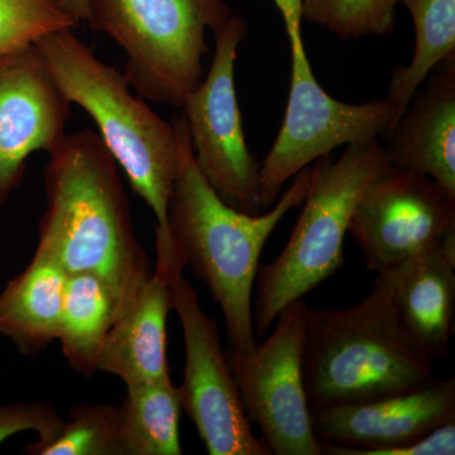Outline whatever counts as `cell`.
Segmentation results:
<instances>
[{"instance_id": "52a82bcc", "label": "cell", "mask_w": 455, "mask_h": 455, "mask_svg": "<svg viewBox=\"0 0 455 455\" xmlns=\"http://www.w3.org/2000/svg\"><path fill=\"white\" fill-rule=\"evenodd\" d=\"M286 33L291 80L283 125L259 164L263 211L274 206L284 185L301 170L338 147L385 136L395 121V109L387 99L350 104L331 97L313 73L301 28Z\"/></svg>"}, {"instance_id": "d4e9b609", "label": "cell", "mask_w": 455, "mask_h": 455, "mask_svg": "<svg viewBox=\"0 0 455 455\" xmlns=\"http://www.w3.org/2000/svg\"><path fill=\"white\" fill-rule=\"evenodd\" d=\"M302 2L304 0H274L281 17H283L284 28L301 27Z\"/></svg>"}, {"instance_id": "484cf974", "label": "cell", "mask_w": 455, "mask_h": 455, "mask_svg": "<svg viewBox=\"0 0 455 455\" xmlns=\"http://www.w3.org/2000/svg\"><path fill=\"white\" fill-rule=\"evenodd\" d=\"M66 13L68 14L77 25L86 22L89 13V0H56Z\"/></svg>"}, {"instance_id": "4fadbf2b", "label": "cell", "mask_w": 455, "mask_h": 455, "mask_svg": "<svg viewBox=\"0 0 455 455\" xmlns=\"http://www.w3.org/2000/svg\"><path fill=\"white\" fill-rule=\"evenodd\" d=\"M71 103L35 44L0 57V209L22 184L27 160L66 136Z\"/></svg>"}, {"instance_id": "277c9868", "label": "cell", "mask_w": 455, "mask_h": 455, "mask_svg": "<svg viewBox=\"0 0 455 455\" xmlns=\"http://www.w3.org/2000/svg\"><path fill=\"white\" fill-rule=\"evenodd\" d=\"M433 364L398 320L385 274L355 307H307L302 374L310 409L416 390L435 379Z\"/></svg>"}, {"instance_id": "3957f363", "label": "cell", "mask_w": 455, "mask_h": 455, "mask_svg": "<svg viewBox=\"0 0 455 455\" xmlns=\"http://www.w3.org/2000/svg\"><path fill=\"white\" fill-rule=\"evenodd\" d=\"M50 76L71 104L92 116L99 136L122 167L137 196L156 218V262L182 259L167 220L179 167V140L166 122L130 92L124 74L101 61L74 29L50 33L35 44Z\"/></svg>"}, {"instance_id": "5bb4252c", "label": "cell", "mask_w": 455, "mask_h": 455, "mask_svg": "<svg viewBox=\"0 0 455 455\" xmlns=\"http://www.w3.org/2000/svg\"><path fill=\"white\" fill-rule=\"evenodd\" d=\"M387 133L394 169L427 176L455 196V56L431 73Z\"/></svg>"}, {"instance_id": "7402d4cb", "label": "cell", "mask_w": 455, "mask_h": 455, "mask_svg": "<svg viewBox=\"0 0 455 455\" xmlns=\"http://www.w3.org/2000/svg\"><path fill=\"white\" fill-rule=\"evenodd\" d=\"M400 0H304L302 20L344 41L386 37L396 26Z\"/></svg>"}, {"instance_id": "8992f818", "label": "cell", "mask_w": 455, "mask_h": 455, "mask_svg": "<svg viewBox=\"0 0 455 455\" xmlns=\"http://www.w3.org/2000/svg\"><path fill=\"white\" fill-rule=\"evenodd\" d=\"M232 16L227 0H89L86 22L124 51L125 79L140 98L181 109L204 79L206 32Z\"/></svg>"}, {"instance_id": "5b68a950", "label": "cell", "mask_w": 455, "mask_h": 455, "mask_svg": "<svg viewBox=\"0 0 455 455\" xmlns=\"http://www.w3.org/2000/svg\"><path fill=\"white\" fill-rule=\"evenodd\" d=\"M379 139L355 143L334 160L323 156L283 252L257 272L253 325L265 337L278 314L343 267L344 238L362 194L390 169Z\"/></svg>"}, {"instance_id": "6da1fadb", "label": "cell", "mask_w": 455, "mask_h": 455, "mask_svg": "<svg viewBox=\"0 0 455 455\" xmlns=\"http://www.w3.org/2000/svg\"><path fill=\"white\" fill-rule=\"evenodd\" d=\"M49 156L37 250L68 275L103 280L118 301L119 315L154 268L137 236L118 164L92 130L66 133Z\"/></svg>"}, {"instance_id": "9c48e42d", "label": "cell", "mask_w": 455, "mask_h": 455, "mask_svg": "<svg viewBox=\"0 0 455 455\" xmlns=\"http://www.w3.org/2000/svg\"><path fill=\"white\" fill-rule=\"evenodd\" d=\"M307 307L304 299L287 305L271 335L251 352L226 350L245 415L275 455H323L302 374Z\"/></svg>"}, {"instance_id": "ac0fdd59", "label": "cell", "mask_w": 455, "mask_h": 455, "mask_svg": "<svg viewBox=\"0 0 455 455\" xmlns=\"http://www.w3.org/2000/svg\"><path fill=\"white\" fill-rule=\"evenodd\" d=\"M116 316L118 301L103 280L68 275L57 340L75 372L85 379L99 372L101 349Z\"/></svg>"}, {"instance_id": "30bf717a", "label": "cell", "mask_w": 455, "mask_h": 455, "mask_svg": "<svg viewBox=\"0 0 455 455\" xmlns=\"http://www.w3.org/2000/svg\"><path fill=\"white\" fill-rule=\"evenodd\" d=\"M172 309L178 313L185 343L184 379L179 386L182 411L196 425L211 455H271L254 435L235 376L221 348L217 320L200 305L184 271L170 280Z\"/></svg>"}, {"instance_id": "8fae6325", "label": "cell", "mask_w": 455, "mask_h": 455, "mask_svg": "<svg viewBox=\"0 0 455 455\" xmlns=\"http://www.w3.org/2000/svg\"><path fill=\"white\" fill-rule=\"evenodd\" d=\"M348 233L371 271H391L455 233V196L427 176L391 166L362 194Z\"/></svg>"}, {"instance_id": "603a6c76", "label": "cell", "mask_w": 455, "mask_h": 455, "mask_svg": "<svg viewBox=\"0 0 455 455\" xmlns=\"http://www.w3.org/2000/svg\"><path fill=\"white\" fill-rule=\"evenodd\" d=\"M79 26L56 0H0V57Z\"/></svg>"}, {"instance_id": "e0dca14e", "label": "cell", "mask_w": 455, "mask_h": 455, "mask_svg": "<svg viewBox=\"0 0 455 455\" xmlns=\"http://www.w3.org/2000/svg\"><path fill=\"white\" fill-rule=\"evenodd\" d=\"M68 272L36 250L31 262L0 292V335L23 355H36L59 337Z\"/></svg>"}, {"instance_id": "d6986e66", "label": "cell", "mask_w": 455, "mask_h": 455, "mask_svg": "<svg viewBox=\"0 0 455 455\" xmlns=\"http://www.w3.org/2000/svg\"><path fill=\"white\" fill-rule=\"evenodd\" d=\"M181 394L171 377L127 386L118 406L122 455H180Z\"/></svg>"}, {"instance_id": "2e32d148", "label": "cell", "mask_w": 455, "mask_h": 455, "mask_svg": "<svg viewBox=\"0 0 455 455\" xmlns=\"http://www.w3.org/2000/svg\"><path fill=\"white\" fill-rule=\"evenodd\" d=\"M171 276L155 267L130 304L114 320L99 358V371L125 386L170 376L167 319L172 310Z\"/></svg>"}, {"instance_id": "44dd1931", "label": "cell", "mask_w": 455, "mask_h": 455, "mask_svg": "<svg viewBox=\"0 0 455 455\" xmlns=\"http://www.w3.org/2000/svg\"><path fill=\"white\" fill-rule=\"evenodd\" d=\"M27 455H122L118 406H75L61 433L49 442L26 445Z\"/></svg>"}, {"instance_id": "7c38bea8", "label": "cell", "mask_w": 455, "mask_h": 455, "mask_svg": "<svg viewBox=\"0 0 455 455\" xmlns=\"http://www.w3.org/2000/svg\"><path fill=\"white\" fill-rule=\"evenodd\" d=\"M322 454L382 455L455 421V379L366 403L311 407Z\"/></svg>"}, {"instance_id": "ba28073f", "label": "cell", "mask_w": 455, "mask_h": 455, "mask_svg": "<svg viewBox=\"0 0 455 455\" xmlns=\"http://www.w3.org/2000/svg\"><path fill=\"white\" fill-rule=\"evenodd\" d=\"M248 23L233 14L215 35L211 68L185 100L191 149L197 169L228 205L245 214L263 212L259 200V164L245 140L235 90L238 49Z\"/></svg>"}, {"instance_id": "9a60e30c", "label": "cell", "mask_w": 455, "mask_h": 455, "mask_svg": "<svg viewBox=\"0 0 455 455\" xmlns=\"http://www.w3.org/2000/svg\"><path fill=\"white\" fill-rule=\"evenodd\" d=\"M382 274L410 337L434 362L445 357L454 333L455 233L436 250Z\"/></svg>"}, {"instance_id": "7a4b0ae2", "label": "cell", "mask_w": 455, "mask_h": 455, "mask_svg": "<svg viewBox=\"0 0 455 455\" xmlns=\"http://www.w3.org/2000/svg\"><path fill=\"white\" fill-rule=\"evenodd\" d=\"M171 122L179 140L178 173L167 208L171 235L220 305L229 349L251 352L257 344L252 300L260 254L284 215L304 202L313 167L301 170L267 212L245 214L224 203L197 169L182 113L173 114Z\"/></svg>"}, {"instance_id": "ffe728a7", "label": "cell", "mask_w": 455, "mask_h": 455, "mask_svg": "<svg viewBox=\"0 0 455 455\" xmlns=\"http://www.w3.org/2000/svg\"><path fill=\"white\" fill-rule=\"evenodd\" d=\"M400 2L414 20L415 50L410 64L396 66L388 83L386 99L395 109L394 125L427 76L449 57L455 56V0Z\"/></svg>"}, {"instance_id": "cb8c5ba5", "label": "cell", "mask_w": 455, "mask_h": 455, "mask_svg": "<svg viewBox=\"0 0 455 455\" xmlns=\"http://www.w3.org/2000/svg\"><path fill=\"white\" fill-rule=\"evenodd\" d=\"M66 420L44 401H17L0 405V444L26 431H36L40 442L55 439Z\"/></svg>"}]
</instances>
